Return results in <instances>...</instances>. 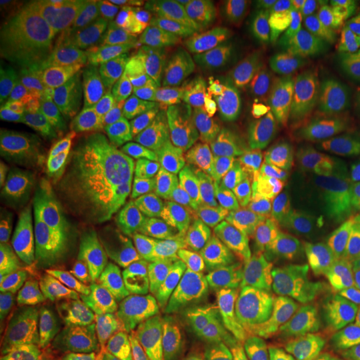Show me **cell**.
I'll return each mask as SVG.
<instances>
[{
	"mask_svg": "<svg viewBox=\"0 0 360 360\" xmlns=\"http://www.w3.org/2000/svg\"><path fill=\"white\" fill-rule=\"evenodd\" d=\"M141 84L65 7L17 45L0 77V137L56 170L101 167L122 142Z\"/></svg>",
	"mask_w": 360,
	"mask_h": 360,
	"instance_id": "1",
	"label": "cell"
},
{
	"mask_svg": "<svg viewBox=\"0 0 360 360\" xmlns=\"http://www.w3.org/2000/svg\"><path fill=\"white\" fill-rule=\"evenodd\" d=\"M212 4L209 0H97L74 4L72 8L143 85L177 69Z\"/></svg>",
	"mask_w": 360,
	"mask_h": 360,
	"instance_id": "2",
	"label": "cell"
},
{
	"mask_svg": "<svg viewBox=\"0 0 360 360\" xmlns=\"http://www.w3.org/2000/svg\"><path fill=\"white\" fill-rule=\"evenodd\" d=\"M270 58V53L249 42L207 70H172L152 82L139 110L172 112L205 125L219 124L244 110L267 74Z\"/></svg>",
	"mask_w": 360,
	"mask_h": 360,
	"instance_id": "3",
	"label": "cell"
},
{
	"mask_svg": "<svg viewBox=\"0 0 360 360\" xmlns=\"http://www.w3.org/2000/svg\"><path fill=\"white\" fill-rule=\"evenodd\" d=\"M207 240V205L199 179L160 212L134 225L132 249L155 289L164 297H177L199 272Z\"/></svg>",
	"mask_w": 360,
	"mask_h": 360,
	"instance_id": "4",
	"label": "cell"
},
{
	"mask_svg": "<svg viewBox=\"0 0 360 360\" xmlns=\"http://www.w3.org/2000/svg\"><path fill=\"white\" fill-rule=\"evenodd\" d=\"M215 157H219V141L214 127L172 112L139 110L122 142L98 170L109 177L127 167L212 162Z\"/></svg>",
	"mask_w": 360,
	"mask_h": 360,
	"instance_id": "5",
	"label": "cell"
},
{
	"mask_svg": "<svg viewBox=\"0 0 360 360\" xmlns=\"http://www.w3.org/2000/svg\"><path fill=\"white\" fill-rule=\"evenodd\" d=\"M209 270L231 269L267 232L244 165L222 162L207 177Z\"/></svg>",
	"mask_w": 360,
	"mask_h": 360,
	"instance_id": "6",
	"label": "cell"
},
{
	"mask_svg": "<svg viewBox=\"0 0 360 360\" xmlns=\"http://www.w3.org/2000/svg\"><path fill=\"white\" fill-rule=\"evenodd\" d=\"M347 110H310L292 114H238L215 124L219 157L229 164L245 165L300 141L339 119Z\"/></svg>",
	"mask_w": 360,
	"mask_h": 360,
	"instance_id": "7",
	"label": "cell"
},
{
	"mask_svg": "<svg viewBox=\"0 0 360 360\" xmlns=\"http://www.w3.org/2000/svg\"><path fill=\"white\" fill-rule=\"evenodd\" d=\"M323 143L317 134L259 157L249 164V184L269 229H277L283 214L305 191Z\"/></svg>",
	"mask_w": 360,
	"mask_h": 360,
	"instance_id": "8",
	"label": "cell"
},
{
	"mask_svg": "<svg viewBox=\"0 0 360 360\" xmlns=\"http://www.w3.org/2000/svg\"><path fill=\"white\" fill-rule=\"evenodd\" d=\"M209 164V160H188L115 170L105 182L107 202L117 217L137 224L177 199L200 179Z\"/></svg>",
	"mask_w": 360,
	"mask_h": 360,
	"instance_id": "9",
	"label": "cell"
},
{
	"mask_svg": "<svg viewBox=\"0 0 360 360\" xmlns=\"http://www.w3.org/2000/svg\"><path fill=\"white\" fill-rule=\"evenodd\" d=\"M132 222L122 220L117 231L102 244L101 277L117 295L142 334L159 335L167 322L159 290L132 249Z\"/></svg>",
	"mask_w": 360,
	"mask_h": 360,
	"instance_id": "10",
	"label": "cell"
},
{
	"mask_svg": "<svg viewBox=\"0 0 360 360\" xmlns=\"http://www.w3.org/2000/svg\"><path fill=\"white\" fill-rule=\"evenodd\" d=\"M255 295L231 269L209 270L180 300L179 327L188 332L238 328L259 322Z\"/></svg>",
	"mask_w": 360,
	"mask_h": 360,
	"instance_id": "11",
	"label": "cell"
},
{
	"mask_svg": "<svg viewBox=\"0 0 360 360\" xmlns=\"http://www.w3.org/2000/svg\"><path fill=\"white\" fill-rule=\"evenodd\" d=\"M105 182L107 177L98 167L87 165L56 170L47 184V195L53 209L101 247L122 222L107 202Z\"/></svg>",
	"mask_w": 360,
	"mask_h": 360,
	"instance_id": "12",
	"label": "cell"
},
{
	"mask_svg": "<svg viewBox=\"0 0 360 360\" xmlns=\"http://www.w3.org/2000/svg\"><path fill=\"white\" fill-rule=\"evenodd\" d=\"M349 110L342 89L322 82L295 67L285 53L270 58L267 74L242 114H292L310 110Z\"/></svg>",
	"mask_w": 360,
	"mask_h": 360,
	"instance_id": "13",
	"label": "cell"
},
{
	"mask_svg": "<svg viewBox=\"0 0 360 360\" xmlns=\"http://www.w3.org/2000/svg\"><path fill=\"white\" fill-rule=\"evenodd\" d=\"M56 307L94 328L117 349H134L143 340L142 330L101 276L85 283L62 281Z\"/></svg>",
	"mask_w": 360,
	"mask_h": 360,
	"instance_id": "14",
	"label": "cell"
},
{
	"mask_svg": "<svg viewBox=\"0 0 360 360\" xmlns=\"http://www.w3.org/2000/svg\"><path fill=\"white\" fill-rule=\"evenodd\" d=\"M274 354L281 360H315L330 350L326 305L314 294H307L289 307L260 319Z\"/></svg>",
	"mask_w": 360,
	"mask_h": 360,
	"instance_id": "15",
	"label": "cell"
},
{
	"mask_svg": "<svg viewBox=\"0 0 360 360\" xmlns=\"http://www.w3.org/2000/svg\"><path fill=\"white\" fill-rule=\"evenodd\" d=\"M299 69L334 87L355 85L360 79V64L337 40L332 17H305L283 52Z\"/></svg>",
	"mask_w": 360,
	"mask_h": 360,
	"instance_id": "16",
	"label": "cell"
},
{
	"mask_svg": "<svg viewBox=\"0 0 360 360\" xmlns=\"http://www.w3.org/2000/svg\"><path fill=\"white\" fill-rule=\"evenodd\" d=\"M249 42L244 2H214L175 70L182 74L207 70Z\"/></svg>",
	"mask_w": 360,
	"mask_h": 360,
	"instance_id": "17",
	"label": "cell"
},
{
	"mask_svg": "<svg viewBox=\"0 0 360 360\" xmlns=\"http://www.w3.org/2000/svg\"><path fill=\"white\" fill-rule=\"evenodd\" d=\"M44 186L32 169L19 165L0 172V255L4 264L17 254L45 202Z\"/></svg>",
	"mask_w": 360,
	"mask_h": 360,
	"instance_id": "18",
	"label": "cell"
},
{
	"mask_svg": "<svg viewBox=\"0 0 360 360\" xmlns=\"http://www.w3.org/2000/svg\"><path fill=\"white\" fill-rule=\"evenodd\" d=\"M312 180L335 220L360 215V160L344 139L323 146Z\"/></svg>",
	"mask_w": 360,
	"mask_h": 360,
	"instance_id": "19",
	"label": "cell"
},
{
	"mask_svg": "<svg viewBox=\"0 0 360 360\" xmlns=\"http://www.w3.org/2000/svg\"><path fill=\"white\" fill-rule=\"evenodd\" d=\"M0 360H102V354L85 337L4 322Z\"/></svg>",
	"mask_w": 360,
	"mask_h": 360,
	"instance_id": "20",
	"label": "cell"
},
{
	"mask_svg": "<svg viewBox=\"0 0 360 360\" xmlns=\"http://www.w3.org/2000/svg\"><path fill=\"white\" fill-rule=\"evenodd\" d=\"M334 227L330 209L310 179L305 191L297 197L278 224L283 244L290 255L315 252L326 242L327 233Z\"/></svg>",
	"mask_w": 360,
	"mask_h": 360,
	"instance_id": "21",
	"label": "cell"
},
{
	"mask_svg": "<svg viewBox=\"0 0 360 360\" xmlns=\"http://www.w3.org/2000/svg\"><path fill=\"white\" fill-rule=\"evenodd\" d=\"M360 283V250L337 237L327 238L314 252L307 270V289L317 299L335 297Z\"/></svg>",
	"mask_w": 360,
	"mask_h": 360,
	"instance_id": "22",
	"label": "cell"
},
{
	"mask_svg": "<svg viewBox=\"0 0 360 360\" xmlns=\"http://www.w3.org/2000/svg\"><path fill=\"white\" fill-rule=\"evenodd\" d=\"M84 242L92 240L82 236L64 215L58 214L47 197V202L44 204L34 224L30 225L19 250L51 252L62 264V260L69 257L72 252Z\"/></svg>",
	"mask_w": 360,
	"mask_h": 360,
	"instance_id": "23",
	"label": "cell"
},
{
	"mask_svg": "<svg viewBox=\"0 0 360 360\" xmlns=\"http://www.w3.org/2000/svg\"><path fill=\"white\" fill-rule=\"evenodd\" d=\"M244 12L252 44L270 56H278L285 51L297 32L299 17L283 11L276 2H244Z\"/></svg>",
	"mask_w": 360,
	"mask_h": 360,
	"instance_id": "24",
	"label": "cell"
},
{
	"mask_svg": "<svg viewBox=\"0 0 360 360\" xmlns=\"http://www.w3.org/2000/svg\"><path fill=\"white\" fill-rule=\"evenodd\" d=\"M290 254L277 229H269L232 270L247 290L257 294L281 272Z\"/></svg>",
	"mask_w": 360,
	"mask_h": 360,
	"instance_id": "25",
	"label": "cell"
},
{
	"mask_svg": "<svg viewBox=\"0 0 360 360\" xmlns=\"http://www.w3.org/2000/svg\"><path fill=\"white\" fill-rule=\"evenodd\" d=\"M314 252L290 255L281 272L255 294V309L259 319L264 315L289 307L305 295L307 289V270Z\"/></svg>",
	"mask_w": 360,
	"mask_h": 360,
	"instance_id": "26",
	"label": "cell"
},
{
	"mask_svg": "<svg viewBox=\"0 0 360 360\" xmlns=\"http://www.w3.org/2000/svg\"><path fill=\"white\" fill-rule=\"evenodd\" d=\"M2 12L4 30L17 34L19 45L25 40L37 35L44 27L53 20V17L60 12L58 7H51L42 2H17V0H2L0 4Z\"/></svg>",
	"mask_w": 360,
	"mask_h": 360,
	"instance_id": "27",
	"label": "cell"
},
{
	"mask_svg": "<svg viewBox=\"0 0 360 360\" xmlns=\"http://www.w3.org/2000/svg\"><path fill=\"white\" fill-rule=\"evenodd\" d=\"M192 360H281L259 335L233 332L202 347Z\"/></svg>",
	"mask_w": 360,
	"mask_h": 360,
	"instance_id": "28",
	"label": "cell"
},
{
	"mask_svg": "<svg viewBox=\"0 0 360 360\" xmlns=\"http://www.w3.org/2000/svg\"><path fill=\"white\" fill-rule=\"evenodd\" d=\"M58 285L39 282L17 270L8 269L7 265H2V272H0V294H2V299L11 300V302L56 305Z\"/></svg>",
	"mask_w": 360,
	"mask_h": 360,
	"instance_id": "29",
	"label": "cell"
},
{
	"mask_svg": "<svg viewBox=\"0 0 360 360\" xmlns=\"http://www.w3.org/2000/svg\"><path fill=\"white\" fill-rule=\"evenodd\" d=\"M328 334L334 344L360 326V283L340 292L326 304Z\"/></svg>",
	"mask_w": 360,
	"mask_h": 360,
	"instance_id": "30",
	"label": "cell"
},
{
	"mask_svg": "<svg viewBox=\"0 0 360 360\" xmlns=\"http://www.w3.org/2000/svg\"><path fill=\"white\" fill-rule=\"evenodd\" d=\"M4 265L51 285H58L62 282V264L51 252L19 250Z\"/></svg>",
	"mask_w": 360,
	"mask_h": 360,
	"instance_id": "31",
	"label": "cell"
},
{
	"mask_svg": "<svg viewBox=\"0 0 360 360\" xmlns=\"http://www.w3.org/2000/svg\"><path fill=\"white\" fill-rule=\"evenodd\" d=\"M102 249L94 242H84L65 260H62V281L85 283L101 276Z\"/></svg>",
	"mask_w": 360,
	"mask_h": 360,
	"instance_id": "32",
	"label": "cell"
},
{
	"mask_svg": "<svg viewBox=\"0 0 360 360\" xmlns=\"http://www.w3.org/2000/svg\"><path fill=\"white\" fill-rule=\"evenodd\" d=\"M276 6L290 13H307V17H349L360 11V2L354 0H277Z\"/></svg>",
	"mask_w": 360,
	"mask_h": 360,
	"instance_id": "33",
	"label": "cell"
},
{
	"mask_svg": "<svg viewBox=\"0 0 360 360\" xmlns=\"http://www.w3.org/2000/svg\"><path fill=\"white\" fill-rule=\"evenodd\" d=\"M191 339V332L187 328L177 327L174 332L165 337L164 342L157 344L154 349L143 354L139 360H179L180 350Z\"/></svg>",
	"mask_w": 360,
	"mask_h": 360,
	"instance_id": "34",
	"label": "cell"
},
{
	"mask_svg": "<svg viewBox=\"0 0 360 360\" xmlns=\"http://www.w3.org/2000/svg\"><path fill=\"white\" fill-rule=\"evenodd\" d=\"M332 25L340 47L360 64V22L347 17H332Z\"/></svg>",
	"mask_w": 360,
	"mask_h": 360,
	"instance_id": "35",
	"label": "cell"
},
{
	"mask_svg": "<svg viewBox=\"0 0 360 360\" xmlns=\"http://www.w3.org/2000/svg\"><path fill=\"white\" fill-rule=\"evenodd\" d=\"M332 231H334V237L339 238L340 242L360 250V215L352 219L335 220Z\"/></svg>",
	"mask_w": 360,
	"mask_h": 360,
	"instance_id": "36",
	"label": "cell"
},
{
	"mask_svg": "<svg viewBox=\"0 0 360 360\" xmlns=\"http://www.w3.org/2000/svg\"><path fill=\"white\" fill-rule=\"evenodd\" d=\"M335 350L345 359L360 360V326L344 337L339 344H335Z\"/></svg>",
	"mask_w": 360,
	"mask_h": 360,
	"instance_id": "37",
	"label": "cell"
},
{
	"mask_svg": "<svg viewBox=\"0 0 360 360\" xmlns=\"http://www.w3.org/2000/svg\"><path fill=\"white\" fill-rule=\"evenodd\" d=\"M340 137L352 147V150L357 154L360 160V114L350 117L349 122L345 124L344 130H342Z\"/></svg>",
	"mask_w": 360,
	"mask_h": 360,
	"instance_id": "38",
	"label": "cell"
},
{
	"mask_svg": "<svg viewBox=\"0 0 360 360\" xmlns=\"http://www.w3.org/2000/svg\"><path fill=\"white\" fill-rule=\"evenodd\" d=\"M345 103H347L349 110H355L360 114V79L355 82V85H352Z\"/></svg>",
	"mask_w": 360,
	"mask_h": 360,
	"instance_id": "39",
	"label": "cell"
},
{
	"mask_svg": "<svg viewBox=\"0 0 360 360\" xmlns=\"http://www.w3.org/2000/svg\"><path fill=\"white\" fill-rule=\"evenodd\" d=\"M315 360H349L345 357H334V355H322V357H317Z\"/></svg>",
	"mask_w": 360,
	"mask_h": 360,
	"instance_id": "40",
	"label": "cell"
}]
</instances>
